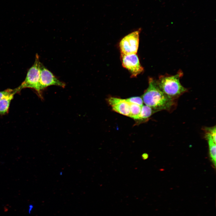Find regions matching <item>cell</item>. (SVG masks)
I'll use <instances>...</instances> for the list:
<instances>
[{
    "instance_id": "4",
    "label": "cell",
    "mask_w": 216,
    "mask_h": 216,
    "mask_svg": "<svg viewBox=\"0 0 216 216\" xmlns=\"http://www.w3.org/2000/svg\"><path fill=\"white\" fill-rule=\"evenodd\" d=\"M141 29L134 31L124 37L119 43L121 54H136L139 47Z\"/></svg>"
},
{
    "instance_id": "15",
    "label": "cell",
    "mask_w": 216,
    "mask_h": 216,
    "mask_svg": "<svg viewBox=\"0 0 216 216\" xmlns=\"http://www.w3.org/2000/svg\"><path fill=\"white\" fill-rule=\"evenodd\" d=\"M148 157V154L146 153H144L142 155V158L144 160L147 159Z\"/></svg>"
},
{
    "instance_id": "11",
    "label": "cell",
    "mask_w": 216,
    "mask_h": 216,
    "mask_svg": "<svg viewBox=\"0 0 216 216\" xmlns=\"http://www.w3.org/2000/svg\"><path fill=\"white\" fill-rule=\"evenodd\" d=\"M129 103L130 112V117L136 120L140 113L142 106L135 104Z\"/></svg>"
},
{
    "instance_id": "10",
    "label": "cell",
    "mask_w": 216,
    "mask_h": 216,
    "mask_svg": "<svg viewBox=\"0 0 216 216\" xmlns=\"http://www.w3.org/2000/svg\"><path fill=\"white\" fill-rule=\"evenodd\" d=\"M206 137L208 140L210 156L215 166L216 165V143L212 138L208 134L206 133Z\"/></svg>"
},
{
    "instance_id": "9",
    "label": "cell",
    "mask_w": 216,
    "mask_h": 216,
    "mask_svg": "<svg viewBox=\"0 0 216 216\" xmlns=\"http://www.w3.org/2000/svg\"><path fill=\"white\" fill-rule=\"evenodd\" d=\"M156 112L149 106L144 105L142 106L140 113L136 120L139 122H146L154 113Z\"/></svg>"
},
{
    "instance_id": "7",
    "label": "cell",
    "mask_w": 216,
    "mask_h": 216,
    "mask_svg": "<svg viewBox=\"0 0 216 216\" xmlns=\"http://www.w3.org/2000/svg\"><path fill=\"white\" fill-rule=\"evenodd\" d=\"M107 101L113 110L121 114L130 117V103L126 99L111 97L108 99Z\"/></svg>"
},
{
    "instance_id": "2",
    "label": "cell",
    "mask_w": 216,
    "mask_h": 216,
    "mask_svg": "<svg viewBox=\"0 0 216 216\" xmlns=\"http://www.w3.org/2000/svg\"><path fill=\"white\" fill-rule=\"evenodd\" d=\"M182 75V72L180 70L175 75H161L156 80V82L159 88L165 94L176 100L187 91L180 81Z\"/></svg>"
},
{
    "instance_id": "3",
    "label": "cell",
    "mask_w": 216,
    "mask_h": 216,
    "mask_svg": "<svg viewBox=\"0 0 216 216\" xmlns=\"http://www.w3.org/2000/svg\"><path fill=\"white\" fill-rule=\"evenodd\" d=\"M41 64L39 56L37 54L34 63L28 70L25 80L18 87L20 91L23 88H32L36 91L39 96L42 97L40 86Z\"/></svg>"
},
{
    "instance_id": "12",
    "label": "cell",
    "mask_w": 216,
    "mask_h": 216,
    "mask_svg": "<svg viewBox=\"0 0 216 216\" xmlns=\"http://www.w3.org/2000/svg\"><path fill=\"white\" fill-rule=\"evenodd\" d=\"M129 102L135 104L142 106L143 105V101L142 98L139 97H132L126 99Z\"/></svg>"
},
{
    "instance_id": "8",
    "label": "cell",
    "mask_w": 216,
    "mask_h": 216,
    "mask_svg": "<svg viewBox=\"0 0 216 216\" xmlns=\"http://www.w3.org/2000/svg\"><path fill=\"white\" fill-rule=\"evenodd\" d=\"M20 91L18 87L15 88L13 92L9 94L0 100V114L4 115L8 111L10 103L14 95Z\"/></svg>"
},
{
    "instance_id": "1",
    "label": "cell",
    "mask_w": 216,
    "mask_h": 216,
    "mask_svg": "<svg viewBox=\"0 0 216 216\" xmlns=\"http://www.w3.org/2000/svg\"><path fill=\"white\" fill-rule=\"evenodd\" d=\"M143 102L156 112L166 110L170 111L176 106V100L165 94L158 86L156 80L148 79V86L142 95Z\"/></svg>"
},
{
    "instance_id": "6",
    "label": "cell",
    "mask_w": 216,
    "mask_h": 216,
    "mask_svg": "<svg viewBox=\"0 0 216 216\" xmlns=\"http://www.w3.org/2000/svg\"><path fill=\"white\" fill-rule=\"evenodd\" d=\"M52 85L64 88L65 84L58 79L51 71L42 64L40 67V90L41 91L47 87Z\"/></svg>"
},
{
    "instance_id": "14",
    "label": "cell",
    "mask_w": 216,
    "mask_h": 216,
    "mask_svg": "<svg viewBox=\"0 0 216 216\" xmlns=\"http://www.w3.org/2000/svg\"><path fill=\"white\" fill-rule=\"evenodd\" d=\"M15 90V89H8L3 91H0V100L5 96L13 92Z\"/></svg>"
},
{
    "instance_id": "5",
    "label": "cell",
    "mask_w": 216,
    "mask_h": 216,
    "mask_svg": "<svg viewBox=\"0 0 216 216\" xmlns=\"http://www.w3.org/2000/svg\"><path fill=\"white\" fill-rule=\"evenodd\" d=\"M121 60L122 66L129 71L132 77H136L144 71L136 54H121Z\"/></svg>"
},
{
    "instance_id": "13",
    "label": "cell",
    "mask_w": 216,
    "mask_h": 216,
    "mask_svg": "<svg viewBox=\"0 0 216 216\" xmlns=\"http://www.w3.org/2000/svg\"><path fill=\"white\" fill-rule=\"evenodd\" d=\"M206 133H207L211 136L215 143H216V126L211 127H206L204 129Z\"/></svg>"
}]
</instances>
